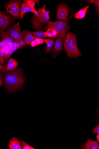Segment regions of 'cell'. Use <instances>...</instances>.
Masks as SVG:
<instances>
[{"label":"cell","mask_w":99,"mask_h":149,"mask_svg":"<svg viewBox=\"0 0 99 149\" xmlns=\"http://www.w3.org/2000/svg\"><path fill=\"white\" fill-rule=\"evenodd\" d=\"M5 86L10 91H15L21 88L25 82L22 71L16 69L8 72L4 75Z\"/></svg>","instance_id":"6da1fadb"},{"label":"cell","mask_w":99,"mask_h":149,"mask_svg":"<svg viewBox=\"0 0 99 149\" xmlns=\"http://www.w3.org/2000/svg\"><path fill=\"white\" fill-rule=\"evenodd\" d=\"M5 33L13 42L19 43L24 41L19 22L17 24L15 23Z\"/></svg>","instance_id":"5b68a950"},{"label":"cell","mask_w":99,"mask_h":149,"mask_svg":"<svg viewBox=\"0 0 99 149\" xmlns=\"http://www.w3.org/2000/svg\"><path fill=\"white\" fill-rule=\"evenodd\" d=\"M65 33L62 34L56 40L52 52L54 57L58 55L63 49L62 42L65 36Z\"/></svg>","instance_id":"30bf717a"},{"label":"cell","mask_w":99,"mask_h":149,"mask_svg":"<svg viewBox=\"0 0 99 149\" xmlns=\"http://www.w3.org/2000/svg\"><path fill=\"white\" fill-rule=\"evenodd\" d=\"M91 131L93 134V135H94L96 133H97L98 134L97 135H96V137L97 139L98 142H99V124L97 125L96 126L95 128L91 130Z\"/></svg>","instance_id":"ffe728a7"},{"label":"cell","mask_w":99,"mask_h":149,"mask_svg":"<svg viewBox=\"0 0 99 149\" xmlns=\"http://www.w3.org/2000/svg\"><path fill=\"white\" fill-rule=\"evenodd\" d=\"M5 73L4 72H2V71H1L0 70V74L1 73Z\"/></svg>","instance_id":"f546056e"},{"label":"cell","mask_w":99,"mask_h":149,"mask_svg":"<svg viewBox=\"0 0 99 149\" xmlns=\"http://www.w3.org/2000/svg\"><path fill=\"white\" fill-rule=\"evenodd\" d=\"M0 33L2 36V40L0 42V48L4 53L5 61L8 60L16 50L26 45L24 41L19 43L13 42L4 32H1Z\"/></svg>","instance_id":"7a4b0ae2"},{"label":"cell","mask_w":99,"mask_h":149,"mask_svg":"<svg viewBox=\"0 0 99 149\" xmlns=\"http://www.w3.org/2000/svg\"><path fill=\"white\" fill-rule=\"evenodd\" d=\"M76 36L75 34L68 32L65 36L63 42L64 47L69 58H77L82 56L81 52L78 48Z\"/></svg>","instance_id":"3957f363"},{"label":"cell","mask_w":99,"mask_h":149,"mask_svg":"<svg viewBox=\"0 0 99 149\" xmlns=\"http://www.w3.org/2000/svg\"><path fill=\"white\" fill-rule=\"evenodd\" d=\"M88 2L90 3H94L95 1H88Z\"/></svg>","instance_id":"83f0119b"},{"label":"cell","mask_w":99,"mask_h":149,"mask_svg":"<svg viewBox=\"0 0 99 149\" xmlns=\"http://www.w3.org/2000/svg\"><path fill=\"white\" fill-rule=\"evenodd\" d=\"M30 45L31 47H34L36 46L35 40H32L31 42Z\"/></svg>","instance_id":"4316f807"},{"label":"cell","mask_w":99,"mask_h":149,"mask_svg":"<svg viewBox=\"0 0 99 149\" xmlns=\"http://www.w3.org/2000/svg\"><path fill=\"white\" fill-rule=\"evenodd\" d=\"M22 4V2L21 1H9L5 6L7 12L16 19H19L20 16V7Z\"/></svg>","instance_id":"52a82bcc"},{"label":"cell","mask_w":99,"mask_h":149,"mask_svg":"<svg viewBox=\"0 0 99 149\" xmlns=\"http://www.w3.org/2000/svg\"><path fill=\"white\" fill-rule=\"evenodd\" d=\"M44 42L47 44L46 49L45 50L46 53H49L51 52L52 48L55 42V40L54 39H43Z\"/></svg>","instance_id":"e0dca14e"},{"label":"cell","mask_w":99,"mask_h":149,"mask_svg":"<svg viewBox=\"0 0 99 149\" xmlns=\"http://www.w3.org/2000/svg\"><path fill=\"white\" fill-rule=\"evenodd\" d=\"M35 3H37V4H39V1H33Z\"/></svg>","instance_id":"f1b7e54d"},{"label":"cell","mask_w":99,"mask_h":149,"mask_svg":"<svg viewBox=\"0 0 99 149\" xmlns=\"http://www.w3.org/2000/svg\"><path fill=\"white\" fill-rule=\"evenodd\" d=\"M13 22V19L10 16L0 10V32L8 30Z\"/></svg>","instance_id":"ba28073f"},{"label":"cell","mask_w":99,"mask_h":149,"mask_svg":"<svg viewBox=\"0 0 99 149\" xmlns=\"http://www.w3.org/2000/svg\"><path fill=\"white\" fill-rule=\"evenodd\" d=\"M35 40L36 46L39 45H42L44 43V41L43 39L35 38Z\"/></svg>","instance_id":"603a6c76"},{"label":"cell","mask_w":99,"mask_h":149,"mask_svg":"<svg viewBox=\"0 0 99 149\" xmlns=\"http://www.w3.org/2000/svg\"><path fill=\"white\" fill-rule=\"evenodd\" d=\"M87 141L84 143L82 146L81 149H99V143L98 141H93L91 139L87 138Z\"/></svg>","instance_id":"7c38bea8"},{"label":"cell","mask_w":99,"mask_h":149,"mask_svg":"<svg viewBox=\"0 0 99 149\" xmlns=\"http://www.w3.org/2000/svg\"><path fill=\"white\" fill-rule=\"evenodd\" d=\"M46 6L45 4L43 8H39L37 12L34 13L32 22L33 28L35 30L42 29L44 25L50 19V11L46 10Z\"/></svg>","instance_id":"277c9868"},{"label":"cell","mask_w":99,"mask_h":149,"mask_svg":"<svg viewBox=\"0 0 99 149\" xmlns=\"http://www.w3.org/2000/svg\"><path fill=\"white\" fill-rule=\"evenodd\" d=\"M9 148L10 149H23L21 141L17 138H13L9 141Z\"/></svg>","instance_id":"5bb4252c"},{"label":"cell","mask_w":99,"mask_h":149,"mask_svg":"<svg viewBox=\"0 0 99 149\" xmlns=\"http://www.w3.org/2000/svg\"><path fill=\"white\" fill-rule=\"evenodd\" d=\"M22 33L26 44L28 45H30L31 42L35 37L29 31L24 30Z\"/></svg>","instance_id":"9a60e30c"},{"label":"cell","mask_w":99,"mask_h":149,"mask_svg":"<svg viewBox=\"0 0 99 149\" xmlns=\"http://www.w3.org/2000/svg\"><path fill=\"white\" fill-rule=\"evenodd\" d=\"M35 36L38 38H43L48 37L46 35L45 32L42 31H35L32 33Z\"/></svg>","instance_id":"d6986e66"},{"label":"cell","mask_w":99,"mask_h":149,"mask_svg":"<svg viewBox=\"0 0 99 149\" xmlns=\"http://www.w3.org/2000/svg\"><path fill=\"white\" fill-rule=\"evenodd\" d=\"M22 144L23 149H35V148H33L29 144H28L25 142L22 141Z\"/></svg>","instance_id":"44dd1931"},{"label":"cell","mask_w":99,"mask_h":149,"mask_svg":"<svg viewBox=\"0 0 99 149\" xmlns=\"http://www.w3.org/2000/svg\"><path fill=\"white\" fill-rule=\"evenodd\" d=\"M37 11L32 8L27 3L26 1H24L21 5V10L20 13V19H23L24 16L28 12H31L35 13Z\"/></svg>","instance_id":"4fadbf2b"},{"label":"cell","mask_w":99,"mask_h":149,"mask_svg":"<svg viewBox=\"0 0 99 149\" xmlns=\"http://www.w3.org/2000/svg\"><path fill=\"white\" fill-rule=\"evenodd\" d=\"M4 74L3 73L0 74V86H2L3 85L2 77Z\"/></svg>","instance_id":"484cf974"},{"label":"cell","mask_w":99,"mask_h":149,"mask_svg":"<svg viewBox=\"0 0 99 149\" xmlns=\"http://www.w3.org/2000/svg\"><path fill=\"white\" fill-rule=\"evenodd\" d=\"M26 1L28 5H29L34 10H35V3L33 1L29 0V1Z\"/></svg>","instance_id":"cb8c5ba5"},{"label":"cell","mask_w":99,"mask_h":149,"mask_svg":"<svg viewBox=\"0 0 99 149\" xmlns=\"http://www.w3.org/2000/svg\"><path fill=\"white\" fill-rule=\"evenodd\" d=\"M90 6H88L79 10L74 15V17L78 19L84 18L85 17L87 10Z\"/></svg>","instance_id":"2e32d148"},{"label":"cell","mask_w":99,"mask_h":149,"mask_svg":"<svg viewBox=\"0 0 99 149\" xmlns=\"http://www.w3.org/2000/svg\"><path fill=\"white\" fill-rule=\"evenodd\" d=\"M94 3L96 7V10L97 12L98 13L99 10V1H95Z\"/></svg>","instance_id":"d4e9b609"},{"label":"cell","mask_w":99,"mask_h":149,"mask_svg":"<svg viewBox=\"0 0 99 149\" xmlns=\"http://www.w3.org/2000/svg\"><path fill=\"white\" fill-rule=\"evenodd\" d=\"M69 8L66 5L63 3L59 4L57 7L56 18L60 20L66 21L70 20Z\"/></svg>","instance_id":"9c48e42d"},{"label":"cell","mask_w":99,"mask_h":149,"mask_svg":"<svg viewBox=\"0 0 99 149\" xmlns=\"http://www.w3.org/2000/svg\"><path fill=\"white\" fill-rule=\"evenodd\" d=\"M45 33L48 37L56 38L60 37L61 35L60 36L58 33L52 30L47 29Z\"/></svg>","instance_id":"ac0fdd59"},{"label":"cell","mask_w":99,"mask_h":149,"mask_svg":"<svg viewBox=\"0 0 99 149\" xmlns=\"http://www.w3.org/2000/svg\"><path fill=\"white\" fill-rule=\"evenodd\" d=\"M46 30L55 31L61 36L69 30V23L64 21H49L46 26Z\"/></svg>","instance_id":"8992f818"},{"label":"cell","mask_w":99,"mask_h":149,"mask_svg":"<svg viewBox=\"0 0 99 149\" xmlns=\"http://www.w3.org/2000/svg\"><path fill=\"white\" fill-rule=\"evenodd\" d=\"M18 66V62L15 59L10 58L6 66L0 64V70L4 73L7 72L17 69Z\"/></svg>","instance_id":"8fae6325"},{"label":"cell","mask_w":99,"mask_h":149,"mask_svg":"<svg viewBox=\"0 0 99 149\" xmlns=\"http://www.w3.org/2000/svg\"><path fill=\"white\" fill-rule=\"evenodd\" d=\"M4 57V54L2 49L0 48V62L1 64H4L5 63Z\"/></svg>","instance_id":"7402d4cb"}]
</instances>
